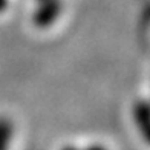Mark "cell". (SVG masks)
Returning a JSON list of instances; mask_svg holds the SVG:
<instances>
[{
	"label": "cell",
	"instance_id": "6da1fadb",
	"mask_svg": "<svg viewBox=\"0 0 150 150\" xmlns=\"http://www.w3.org/2000/svg\"><path fill=\"white\" fill-rule=\"evenodd\" d=\"M135 120L144 138L150 141V106L139 103L135 107Z\"/></svg>",
	"mask_w": 150,
	"mask_h": 150
},
{
	"label": "cell",
	"instance_id": "7a4b0ae2",
	"mask_svg": "<svg viewBox=\"0 0 150 150\" xmlns=\"http://www.w3.org/2000/svg\"><path fill=\"white\" fill-rule=\"evenodd\" d=\"M14 136V124L6 117H0V150H8Z\"/></svg>",
	"mask_w": 150,
	"mask_h": 150
},
{
	"label": "cell",
	"instance_id": "3957f363",
	"mask_svg": "<svg viewBox=\"0 0 150 150\" xmlns=\"http://www.w3.org/2000/svg\"><path fill=\"white\" fill-rule=\"evenodd\" d=\"M58 5L57 3H49L47 6H45V8H42L38 12H37V16H35V23L38 26H47V25H51L54 20H55V17L58 16Z\"/></svg>",
	"mask_w": 150,
	"mask_h": 150
},
{
	"label": "cell",
	"instance_id": "277c9868",
	"mask_svg": "<svg viewBox=\"0 0 150 150\" xmlns=\"http://www.w3.org/2000/svg\"><path fill=\"white\" fill-rule=\"evenodd\" d=\"M86 150H106L103 146H91V147H87Z\"/></svg>",
	"mask_w": 150,
	"mask_h": 150
},
{
	"label": "cell",
	"instance_id": "5b68a950",
	"mask_svg": "<svg viewBox=\"0 0 150 150\" xmlns=\"http://www.w3.org/2000/svg\"><path fill=\"white\" fill-rule=\"evenodd\" d=\"M63 150H78L77 147H72V146H67V147H64Z\"/></svg>",
	"mask_w": 150,
	"mask_h": 150
}]
</instances>
